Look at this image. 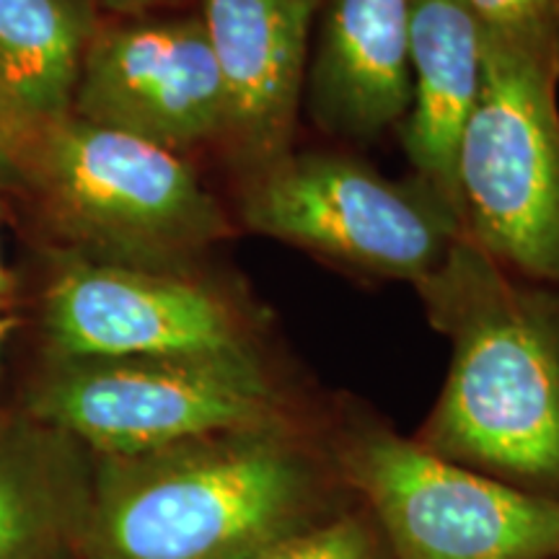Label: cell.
Listing matches in <instances>:
<instances>
[{"mask_svg": "<svg viewBox=\"0 0 559 559\" xmlns=\"http://www.w3.org/2000/svg\"><path fill=\"white\" fill-rule=\"evenodd\" d=\"M321 0H200L226 94L223 148L236 177L293 151Z\"/></svg>", "mask_w": 559, "mask_h": 559, "instance_id": "10", "label": "cell"}, {"mask_svg": "<svg viewBox=\"0 0 559 559\" xmlns=\"http://www.w3.org/2000/svg\"><path fill=\"white\" fill-rule=\"evenodd\" d=\"M91 453L21 412L0 423V559L75 551Z\"/></svg>", "mask_w": 559, "mask_h": 559, "instance_id": "13", "label": "cell"}, {"mask_svg": "<svg viewBox=\"0 0 559 559\" xmlns=\"http://www.w3.org/2000/svg\"><path fill=\"white\" fill-rule=\"evenodd\" d=\"M412 0H321L304 102L311 122L347 143H373L409 109Z\"/></svg>", "mask_w": 559, "mask_h": 559, "instance_id": "11", "label": "cell"}, {"mask_svg": "<svg viewBox=\"0 0 559 559\" xmlns=\"http://www.w3.org/2000/svg\"><path fill=\"white\" fill-rule=\"evenodd\" d=\"M0 135H3V117H0Z\"/></svg>", "mask_w": 559, "mask_h": 559, "instance_id": "21", "label": "cell"}, {"mask_svg": "<svg viewBox=\"0 0 559 559\" xmlns=\"http://www.w3.org/2000/svg\"><path fill=\"white\" fill-rule=\"evenodd\" d=\"M24 415L91 456H135L213 432L317 419L267 353L60 360L26 391Z\"/></svg>", "mask_w": 559, "mask_h": 559, "instance_id": "4", "label": "cell"}, {"mask_svg": "<svg viewBox=\"0 0 559 559\" xmlns=\"http://www.w3.org/2000/svg\"><path fill=\"white\" fill-rule=\"evenodd\" d=\"M52 358H194L264 353L254 309L192 267H145L68 254L41 293Z\"/></svg>", "mask_w": 559, "mask_h": 559, "instance_id": "8", "label": "cell"}, {"mask_svg": "<svg viewBox=\"0 0 559 559\" xmlns=\"http://www.w3.org/2000/svg\"><path fill=\"white\" fill-rule=\"evenodd\" d=\"M451 340V368L419 445L523 492L559 500V288L495 262L466 236L415 285Z\"/></svg>", "mask_w": 559, "mask_h": 559, "instance_id": "2", "label": "cell"}, {"mask_svg": "<svg viewBox=\"0 0 559 559\" xmlns=\"http://www.w3.org/2000/svg\"><path fill=\"white\" fill-rule=\"evenodd\" d=\"M485 66L487 26L469 0H412V96L400 122L402 148L417 177L459 213V145L485 86Z\"/></svg>", "mask_w": 559, "mask_h": 559, "instance_id": "12", "label": "cell"}, {"mask_svg": "<svg viewBox=\"0 0 559 559\" xmlns=\"http://www.w3.org/2000/svg\"><path fill=\"white\" fill-rule=\"evenodd\" d=\"M559 37L487 29L485 86L459 145L464 236L559 288Z\"/></svg>", "mask_w": 559, "mask_h": 559, "instance_id": "6", "label": "cell"}, {"mask_svg": "<svg viewBox=\"0 0 559 559\" xmlns=\"http://www.w3.org/2000/svg\"><path fill=\"white\" fill-rule=\"evenodd\" d=\"M239 221L254 234L368 272L428 277L464 236L461 213L436 187L389 179L337 151H296L236 177Z\"/></svg>", "mask_w": 559, "mask_h": 559, "instance_id": "7", "label": "cell"}, {"mask_svg": "<svg viewBox=\"0 0 559 559\" xmlns=\"http://www.w3.org/2000/svg\"><path fill=\"white\" fill-rule=\"evenodd\" d=\"M254 559H394L366 508L353 506L264 549Z\"/></svg>", "mask_w": 559, "mask_h": 559, "instance_id": "15", "label": "cell"}, {"mask_svg": "<svg viewBox=\"0 0 559 559\" xmlns=\"http://www.w3.org/2000/svg\"><path fill=\"white\" fill-rule=\"evenodd\" d=\"M99 21L91 0H0V166L29 132L70 115Z\"/></svg>", "mask_w": 559, "mask_h": 559, "instance_id": "14", "label": "cell"}, {"mask_svg": "<svg viewBox=\"0 0 559 559\" xmlns=\"http://www.w3.org/2000/svg\"><path fill=\"white\" fill-rule=\"evenodd\" d=\"M324 417L91 456L79 559H254L355 502Z\"/></svg>", "mask_w": 559, "mask_h": 559, "instance_id": "1", "label": "cell"}, {"mask_svg": "<svg viewBox=\"0 0 559 559\" xmlns=\"http://www.w3.org/2000/svg\"><path fill=\"white\" fill-rule=\"evenodd\" d=\"M3 334H5V321L0 319V345H3Z\"/></svg>", "mask_w": 559, "mask_h": 559, "instance_id": "20", "label": "cell"}, {"mask_svg": "<svg viewBox=\"0 0 559 559\" xmlns=\"http://www.w3.org/2000/svg\"><path fill=\"white\" fill-rule=\"evenodd\" d=\"M73 254L187 270L234 234L200 174L148 140L73 111L26 135L0 166Z\"/></svg>", "mask_w": 559, "mask_h": 559, "instance_id": "3", "label": "cell"}, {"mask_svg": "<svg viewBox=\"0 0 559 559\" xmlns=\"http://www.w3.org/2000/svg\"><path fill=\"white\" fill-rule=\"evenodd\" d=\"M5 288H9V277H5V270H3V260H0V296H3Z\"/></svg>", "mask_w": 559, "mask_h": 559, "instance_id": "18", "label": "cell"}, {"mask_svg": "<svg viewBox=\"0 0 559 559\" xmlns=\"http://www.w3.org/2000/svg\"><path fill=\"white\" fill-rule=\"evenodd\" d=\"M70 111L174 153L223 143L226 94L200 13L102 19Z\"/></svg>", "mask_w": 559, "mask_h": 559, "instance_id": "9", "label": "cell"}, {"mask_svg": "<svg viewBox=\"0 0 559 559\" xmlns=\"http://www.w3.org/2000/svg\"><path fill=\"white\" fill-rule=\"evenodd\" d=\"M52 559H79V555H75V551H62V555L52 557Z\"/></svg>", "mask_w": 559, "mask_h": 559, "instance_id": "19", "label": "cell"}, {"mask_svg": "<svg viewBox=\"0 0 559 559\" xmlns=\"http://www.w3.org/2000/svg\"><path fill=\"white\" fill-rule=\"evenodd\" d=\"M487 29L559 37V0H469Z\"/></svg>", "mask_w": 559, "mask_h": 559, "instance_id": "16", "label": "cell"}, {"mask_svg": "<svg viewBox=\"0 0 559 559\" xmlns=\"http://www.w3.org/2000/svg\"><path fill=\"white\" fill-rule=\"evenodd\" d=\"M94 9L107 13L109 19L117 16H140V13H156V11H171L179 9L185 0H91Z\"/></svg>", "mask_w": 559, "mask_h": 559, "instance_id": "17", "label": "cell"}, {"mask_svg": "<svg viewBox=\"0 0 559 559\" xmlns=\"http://www.w3.org/2000/svg\"><path fill=\"white\" fill-rule=\"evenodd\" d=\"M321 428L340 481L394 559H559V500L453 464L358 402Z\"/></svg>", "mask_w": 559, "mask_h": 559, "instance_id": "5", "label": "cell"}]
</instances>
